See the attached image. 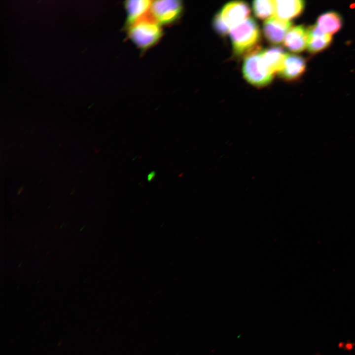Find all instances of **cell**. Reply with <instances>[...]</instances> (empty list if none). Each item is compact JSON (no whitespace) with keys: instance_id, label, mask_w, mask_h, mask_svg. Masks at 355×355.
Here are the masks:
<instances>
[{"instance_id":"cell-1","label":"cell","mask_w":355,"mask_h":355,"mask_svg":"<svg viewBox=\"0 0 355 355\" xmlns=\"http://www.w3.org/2000/svg\"><path fill=\"white\" fill-rule=\"evenodd\" d=\"M229 36L234 54L247 55L260 48V31L256 22L251 17L231 28Z\"/></svg>"},{"instance_id":"cell-2","label":"cell","mask_w":355,"mask_h":355,"mask_svg":"<svg viewBox=\"0 0 355 355\" xmlns=\"http://www.w3.org/2000/svg\"><path fill=\"white\" fill-rule=\"evenodd\" d=\"M131 40L142 50L152 47L160 39L163 34L161 25L148 13L126 28Z\"/></svg>"},{"instance_id":"cell-3","label":"cell","mask_w":355,"mask_h":355,"mask_svg":"<svg viewBox=\"0 0 355 355\" xmlns=\"http://www.w3.org/2000/svg\"><path fill=\"white\" fill-rule=\"evenodd\" d=\"M260 48L245 56L242 72L245 79L257 87L269 85L273 79L274 75L266 69L261 58Z\"/></svg>"},{"instance_id":"cell-4","label":"cell","mask_w":355,"mask_h":355,"mask_svg":"<svg viewBox=\"0 0 355 355\" xmlns=\"http://www.w3.org/2000/svg\"><path fill=\"white\" fill-rule=\"evenodd\" d=\"M183 10L180 0H159L152 1L149 13L161 25H169L180 18Z\"/></svg>"},{"instance_id":"cell-5","label":"cell","mask_w":355,"mask_h":355,"mask_svg":"<svg viewBox=\"0 0 355 355\" xmlns=\"http://www.w3.org/2000/svg\"><path fill=\"white\" fill-rule=\"evenodd\" d=\"M291 22L281 19L276 15L265 20L263 33L266 40L274 45L281 44L291 28Z\"/></svg>"},{"instance_id":"cell-6","label":"cell","mask_w":355,"mask_h":355,"mask_svg":"<svg viewBox=\"0 0 355 355\" xmlns=\"http://www.w3.org/2000/svg\"><path fill=\"white\" fill-rule=\"evenodd\" d=\"M250 10L247 3L243 1H233L226 3L218 12L224 21L231 29L247 19Z\"/></svg>"},{"instance_id":"cell-7","label":"cell","mask_w":355,"mask_h":355,"mask_svg":"<svg viewBox=\"0 0 355 355\" xmlns=\"http://www.w3.org/2000/svg\"><path fill=\"white\" fill-rule=\"evenodd\" d=\"M306 68V62L301 56L286 53L284 64L278 75L282 79L292 81L299 78Z\"/></svg>"},{"instance_id":"cell-8","label":"cell","mask_w":355,"mask_h":355,"mask_svg":"<svg viewBox=\"0 0 355 355\" xmlns=\"http://www.w3.org/2000/svg\"><path fill=\"white\" fill-rule=\"evenodd\" d=\"M308 38V29L302 25L291 27L284 38V46L289 51L299 53L307 48Z\"/></svg>"},{"instance_id":"cell-9","label":"cell","mask_w":355,"mask_h":355,"mask_svg":"<svg viewBox=\"0 0 355 355\" xmlns=\"http://www.w3.org/2000/svg\"><path fill=\"white\" fill-rule=\"evenodd\" d=\"M286 53L280 47L275 46L261 51V58L264 66L272 74L281 70Z\"/></svg>"},{"instance_id":"cell-10","label":"cell","mask_w":355,"mask_h":355,"mask_svg":"<svg viewBox=\"0 0 355 355\" xmlns=\"http://www.w3.org/2000/svg\"><path fill=\"white\" fill-rule=\"evenodd\" d=\"M149 0H126L124 3L127 18L125 27L127 28L136 21L147 15L152 3Z\"/></svg>"},{"instance_id":"cell-11","label":"cell","mask_w":355,"mask_h":355,"mask_svg":"<svg viewBox=\"0 0 355 355\" xmlns=\"http://www.w3.org/2000/svg\"><path fill=\"white\" fill-rule=\"evenodd\" d=\"M308 33L307 48L312 53H316L324 50L331 42V35L322 32L317 25L310 27L308 29Z\"/></svg>"},{"instance_id":"cell-12","label":"cell","mask_w":355,"mask_h":355,"mask_svg":"<svg viewBox=\"0 0 355 355\" xmlns=\"http://www.w3.org/2000/svg\"><path fill=\"white\" fill-rule=\"evenodd\" d=\"M275 15L289 21L299 15L303 10L304 2L301 0H275Z\"/></svg>"},{"instance_id":"cell-13","label":"cell","mask_w":355,"mask_h":355,"mask_svg":"<svg viewBox=\"0 0 355 355\" xmlns=\"http://www.w3.org/2000/svg\"><path fill=\"white\" fill-rule=\"evenodd\" d=\"M316 25L322 32L331 35L340 29L342 20L337 13L328 12L319 16Z\"/></svg>"},{"instance_id":"cell-14","label":"cell","mask_w":355,"mask_h":355,"mask_svg":"<svg viewBox=\"0 0 355 355\" xmlns=\"http://www.w3.org/2000/svg\"><path fill=\"white\" fill-rule=\"evenodd\" d=\"M252 7L255 16L261 20H267L275 15V0H254L252 3Z\"/></svg>"},{"instance_id":"cell-15","label":"cell","mask_w":355,"mask_h":355,"mask_svg":"<svg viewBox=\"0 0 355 355\" xmlns=\"http://www.w3.org/2000/svg\"><path fill=\"white\" fill-rule=\"evenodd\" d=\"M212 25L214 31L220 36H224L229 33L230 28L222 20L219 12L213 17Z\"/></svg>"}]
</instances>
